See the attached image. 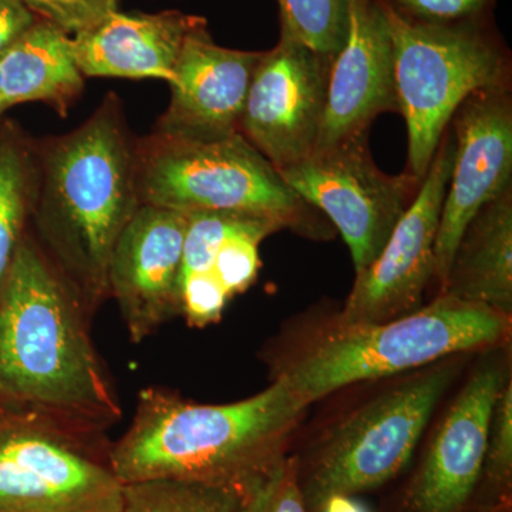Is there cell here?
<instances>
[{
  "mask_svg": "<svg viewBox=\"0 0 512 512\" xmlns=\"http://www.w3.org/2000/svg\"><path fill=\"white\" fill-rule=\"evenodd\" d=\"M450 128L456 160L434 245L439 291L464 229L485 204L512 190L511 86L470 94L451 117Z\"/></svg>",
  "mask_w": 512,
  "mask_h": 512,
  "instance_id": "cell-12",
  "label": "cell"
},
{
  "mask_svg": "<svg viewBox=\"0 0 512 512\" xmlns=\"http://www.w3.org/2000/svg\"><path fill=\"white\" fill-rule=\"evenodd\" d=\"M261 55L218 46L207 23L192 30L175 63L170 106L158 120L156 133L192 140L239 133Z\"/></svg>",
  "mask_w": 512,
  "mask_h": 512,
  "instance_id": "cell-15",
  "label": "cell"
},
{
  "mask_svg": "<svg viewBox=\"0 0 512 512\" xmlns=\"http://www.w3.org/2000/svg\"><path fill=\"white\" fill-rule=\"evenodd\" d=\"M400 18L421 25L448 26L488 18L495 0H379Z\"/></svg>",
  "mask_w": 512,
  "mask_h": 512,
  "instance_id": "cell-25",
  "label": "cell"
},
{
  "mask_svg": "<svg viewBox=\"0 0 512 512\" xmlns=\"http://www.w3.org/2000/svg\"><path fill=\"white\" fill-rule=\"evenodd\" d=\"M510 330V316L439 293L429 305L399 319L333 326L276 377L309 407L353 383L399 375L456 353L493 348L508 338Z\"/></svg>",
  "mask_w": 512,
  "mask_h": 512,
  "instance_id": "cell-4",
  "label": "cell"
},
{
  "mask_svg": "<svg viewBox=\"0 0 512 512\" xmlns=\"http://www.w3.org/2000/svg\"><path fill=\"white\" fill-rule=\"evenodd\" d=\"M70 40L62 29L37 19L0 56V116L32 101H43L66 116L84 89Z\"/></svg>",
  "mask_w": 512,
  "mask_h": 512,
  "instance_id": "cell-19",
  "label": "cell"
},
{
  "mask_svg": "<svg viewBox=\"0 0 512 512\" xmlns=\"http://www.w3.org/2000/svg\"><path fill=\"white\" fill-rule=\"evenodd\" d=\"M123 505L124 484L99 441L0 413V512H123Z\"/></svg>",
  "mask_w": 512,
  "mask_h": 512,
  "instance_id": "cell-8",
  "label": "cell"
},
{
  "mask_svg": "<svg viewBox=\"0 0 512 512\" xmlns=\"http://www.w3.org/2000/svg\"><path fill=\"white\" fill-rule=\"evenodd\" d=\"M265 490L251 495L187 481H141L124 484L123 512H258Z\"/></svg>",
  "mask_w": 512,
  "mask_h": 512,
  "instance_id": "cell-21",
  "label": "cell"
},
{
  "mask_svg": "<svg viewBox=\"0 0 512 512\" xmlns=\"http://www.w3.org/2000/svg\"><path fill=\"white\" fill-rule=\"evenodd\" d=\"M380 6L392 36L397 104L409 136L407 173L423 180L458 106L480 90L511 86V56L488 18L421 25Z\"/></svg>",
  "mask_w": 512,
  "mask_h": 512,
  "instance_id": "cell-6",
  "label": "cell"
},
{
  "mask_svg": "<svg viewBox=\"0 0 512 512\" xmlns=\"http://www.w3.org/2000/svg\"><path fill=\"white\" fill-rule=\"evenodd\" d=\"M207 20L177 10L110 13L70 40L84 77L157 79L173 82L174 66L192 30Z\"/></svg>",
  "mask_w": 512,
  "mask_h": 512,
  "instance_id": "cell-17",
  "label": "cell"
},
{
  "mask_svg": "<svg viewBox=\"0 0 512 512\" xmlns=\"http://www.w3.org/2000/svg\"><path fill=\"white\" fill-rule=\"evenodd\" d=\"M258 512H306L298 481V457H286L269 481Z\"/></svg>",
  "mask_w": 512,
  "mask_h": 512,
  "instance_id": "cell-28",
  "label": "cell"
},
{
  "mask_svg": "<svg viewBox=\"0 0 512 512\" xmlns=\"http://www.w3.org/2000/svg\"><path fill=\"white\" fill-rule=\"evenodd\" d=\"M37 170L32 215L45 252L93 311L110 296L114 245L140 207L119 100L107 97L82 126L50 140Z\"/></svg>",
  "mask_w": 512,
  "mask_h": 512,
  "instance_id": "cell-3",
  "label": "cell"
},
{
  "mask_svg": "<svg viewBox=\"0 0 512 512\" xmlns=\"http://www.w3.org/2000/svg\"><path fill=\"white\" fill-rule=\"evenodd\" d=\"M512 503V383L505 380L491 417L483 468L470 512H510Z\"/></svg>",
  "mask_w": 512,
  "mask_h": 512,
  "instance_id": "cell-22",
  "label": "cell"
},
{
  "mask_svg": "<svg viewBox=\"0 0 512 512\" xmlns=\"http://www.w3.org/2000/svg\"><path fill=\"white\" fill-rule=\"evenodd\" d=\"M39 19L20 0H0V56Z\"/></svg>",
  "mask_w": 512,
  "mask_h": 512,
  "instance_id": "cell-29",
  "label": "cell"
},
{
  "mask_svg": "<svg viewBox=\"0 0 512 512\" xmlns=\"http://www.w3.org/2000/svg\"><path fill=\"white\" fill-rule=\"evenodd\" d=\"M451 380L448 366L412 377L338 424L305 460L298 481L306 512L333 494L372 491L402 473Z\"/></svg>",
  "mask_w": 512,
  "mask_h": 512,
  "instance_id": "cell-7",
  "label": "cell"
},
{
  "mask_svg": "<svg viewBox=\"0 0 512 512\" xmlns=\"http://www.w3.org/2000/svg\"><path fill=\"white\" fill-rule=\"evenodd\" d=\"M281 229L274 222H268L224 239L208 272L218 279L229 299L254 284L259 271V244Z\"/></svg>",
  "mask_w": 512,
  "mask_h": 512,
  "instance_id": "cell-24",
  "label": "cell"
},
{
  "mask_svg": "<svg viewBox=\"0 0 512 512\" xmlns=\"http://www.w3.org/2000/svg\"><path fill=\"white\" fill-rule=\"evenodd\" d=\"M439 293L512 313V190L485 204L464 229Z\"/></svg>",
  "mask_w": 512,
  "mask_h": 512,
  "instance_id": "cell-18",
  "label": "cell"
},
{
  "mask_svg": "<svg viewBox=\"0 0 512 512\" xmlns=\"http://www.w3.org/2000/svg\"><path fill=\"white\" fill-rule=\"evenodd\" d=\"M278 173L306 204L333 222L349 247L356 274L382 252L423 181L407 171L383 173L370 153L369 131L316 148Z\"/></svg>",
  "mask_w": 512,
  "mask_h": 512,
  "instance_id": "cell-9",
  "label": "cell"
},
{
  "mask_svg": "<svg viewBox=\"0 0 512 512\" xmlns=\"http://www.w3.org/2000/svg\"><path fill=\"white\" fill-rule=\"evenodd\" d=\"M188 215L140 205L121 231L109 268L131 342L141 343L167 320L181 315L180 274Z\"/></svg>",
  "mask_w": 512,
  "mask_h": 512,
  "instance_id": "cell-14",
  "label": "cell"
},
{
  "mask_svg": "<svg viewBox=\"0 0 512 512\" xmlns=\"http://www.w3.org/2000/svg\"><path fill=\"white\" fill-rule=\"evenodd\" d=\"M37 16L62 29L67 35H77L93 28L116 12L119 0H20Z\"/></svg>",
  "mask_w": 512,
  "mask_h": 512,
  "instance_id": "cell-26",
  "label": "cell"
},
{
  "mask_svg": "<svg viewBox=\"0 0 512 512\" xmlns=\"http://www.w3.org/2000/svg\"><path fill=\"white\" fill-rule=\"evenodd\" d=\"M332 60L284 35L262 52L239 133L276 171L311 156L318 146Z\"/></svg>",
  "mask_w": 512,
  "mask_h": 512,
  "instance_id": "cell-11",
  "label": "cell"
},
{
  "mask_svg": "<svg viewBox=\"0 0 512 512\" xmlns=\"http://www.w3.org/2000/svg\"><path fill=\"white\" fill-rule=\"evenodd\" d=\"M86 308L42 245L25 234L0 289V413L94 441L121 419Z\"/></svg>",
  "mask_w": 512,
  "mask_h": 512,
  "instance_id": "cell-1",
  "label": "cell"
},
{
  "mask_svg": "<svg viewBox=\"0 0 512 512\" xmlns=\"http://www.w3.org/2000/svg\"><path fill=\"white\" fill-rule=\"evenodd\" d=\"M37 156L18 128H0V289L26 234L37 188Z\"/></svg>",
  "mask_w": 512,
  "mask_h": 512,
  "instance_id": "cell-20",
  "label": "cell"
},
{
  "mask_svg": "<svg viewBox=\"0 0 512 512\" xmlns=\"http://www.w3.org/2000/svg\"><path fill=\"white\" fill-rule=\"evenodd\" d=\"M392 111L399 113V104L386 15L377 0H349L348 35L330 64L316 148L369 131L377 116Z\"/></svg>",
  "mask_w": 512,
  "mask_h": 512,
  "instance_id": "cell-16",
  "label": "cell"
},
{
  "mask_svg": "<svg viewBox=\"0 0 512 512\" xmlns=\"http://www.w3.org/2000/svg\"><path fill=\"white\" fill-rule=\"evenodd\" d=\"M281 35L335 57L349 28V0H278Z\"/></svg>",
  "mask_w": 512,
  "mask_h": 512,
  "instance_id": "cell-23",
  "label": "cell"
},
{
  "mask_svg": "<svg viewBox=\"0 0 512 512\" xmlns=\"http://www.w3.org/2000/svg\"><path fill=\"white\" fill-rule=\"evenodd\" d=\"M454 160L456 138L448 126L412 204L379 256L356 274L335 326L375 325L421 308L434 279V245Z\"/></svg>",
  "mask_w": 512,
  "mask_h": 512,
  "instance_id": "cell-10",
  "label": "cell"
},
{
  "mask_svg": "<svg viewBox=\"0 0 512 512\" xmlns=\"http://www.w3.org/2000/svg\"><path fill=\"white\" fill-rule=\"evenodd\" d=\"M181 315L188 325L205 328L222 318L229 296L211 272L192 274L180 282Z\"/></svg>",
  "mask_w": 512,
  "mask_h": 512,
  "instance_id": "cell-27",
  "label": "cell"
},
{
  "mask_svg": "<svg viewBox=\"0 0 512 512\" xmlns=\"http://www.w3.org/2000/svg\"><path fill=\"white\" fill-rule=\"evenodd\" d=\"M136 183L140 205L239 212L308 237L322 234L318 210L241 133L214 140L151 134L136 146Z\"/></svg>",
  "mask_w": 512,
  "mask_h": 512,
  "instance_id": "cell-5",
  "label": "cell"
},
{
  "mask_svg": "<svg viewBox=\"0 0 512 512\" xmlns=\"http://www.w3.org/2000/svg\"><path fill=\"white\" fill-rule=\"evenodd\" d=\"M320 512H367L362 504L353 500L352 495L333 494L326 498Z\"/></svg>",
  "mask_w": 512,
  "mask_h": 512,
  "instance_id": "cell-30",
  "label": "cell"
},
{
  "mask_svg": "<svg viewBox=\"0 0 512 512\" xmlns=\"http://www.w3.org/2000/svg\"><path fill=\"white\" fill-rule=\"evenodd\" d=\"M505 380L503 369L494 363L481 366L468 379L389 512H470Z\"/></svg>",
  "mask_w": 512,
  "mask_h": 512,
  "instance_id": "cell-13",
  "label": "cell"
},
{
  "mask_svg": "<svg viewBox=\"0 0 512 512\" xmlns=\"http://www.w3.org/2000/svg\"><path fill=\"white\" fill-rule=\"evenodd\" d=\"M306 409L279 377L264 392L228 404L148 387L138 394L130 427L109 448V463L123 484L175 480L256 495L288 457Z\"/></svg>",
  "mask_w": 512,
  "mask_h": 512,
  "instance_id": "cell-2",
  "label": "cell"
}]
</instances>
